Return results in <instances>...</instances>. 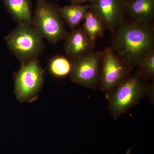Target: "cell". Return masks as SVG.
<instances>
[{
	"instance_id": "3957f363",
	"label": "cell",
	"mask_w": 154,
	"mask_h": 154,
	"mask_svg": "<svg viewBox=\"0 0 154 154\" xmlns=\"http://www.w3.org/2000/svg\"><path fill=\"white\" fill-rule=\"evenodd\" d=\"M43 37L31 24L18 23L5 40L11 52L21 63L38 58L44 49Z\"/></svg>"
},
{
	"instance_id": "277c9868",
	"label": "cell",
	"mask_w": 154,
	"mask_h": 154,
	"mask_svg": "<svg viewBox=\"0 0 154 154\" xmlns=\"http://www.w3.org/2000/svg\"><path fill=\"white\" fill-rule=\"evenodd\" d=\"M58 9L47 2H38L33 15L32 25L52 44L65 40L68 33Z\"/></svg>"
},
{
	"instance_id": "7c38bea8",
	"label": "cell",
	"mask_w": 154,
	"mask_h": 154,
	"mask_svg": "<svg viewBox=\"0 0 154 154\" xmlns=\"http://www.w3.org/2000/svg\"><path fill=\"white\" fill-rule=\"evenodd\" d=\"M91 8V4L72 5L58 8L62 19L64 20L71 30L77 28L85 20L86 13Z\"/></svg>"
},
{
	"instance_id": "5bb4252c",
	"label": "cell",
	"mask_w": 154,
	"mask_h": 154,
	"mask_svg": "<svg viewBox=\"0 0 154 154\" xmlns=\"http://www.w3.org/2000/svg\"><path fill=\"white\" fill-rule=\"evenodd\" d=\"M48 70L53 76L58 78H65L70 75L71 72V60L63 56H56L50 61Z\"/></svg>"
},
{
	"instance_id": "7a4b0ae2",
	"label": "cell",
	"mask_w": 154,
	"mask_h": 154,
	"mask_svg": "<svg viewBox=\"0 0 154 154\" xmlns=\"http://www.w3.org/2000/svg\"><path fill=\"white\" fill-rule=\"evenodd\" d=\"M154 81L149 84L137 71L131 73L110 93L106 94L108 109L113 119H117L131 108L148 97L154 104Z\"/></svg>"
},
{
	"instance_id": "4fadbf2b",
	"label": "cell",
	"mask_w": 154,
	"mask_h": 154,
	"mask_svg": "<svg viewBox=\"0 0 154 154\" xmlns=\"http://www.w3.org/2000/svg\"><path fill=\"white\" fill-rule=\"evenodd\" d=\"M83 28L87 35L93 41L102 37L106 29L102 19L90 8L86 13Z\"/></svg>"
},
{
	"instance_id": "52a82bcc",
	"label": "cell",
	"mask_w": 154,
	"mask_h": 154,
	"mask_svg": "<svg viewBox=\"0 0 154 154\" xmlns=\"http://www.w3.org/2000/svg\"><path fill=\"white\" fill-rule=\"evenodd\" d=\"M102 52L99 88L106 94L110 93L125 79L132 71L120 59L111 47L106 48Z\"/></svg>"
},
{
	"instance_id": "30bf717a",
	"label": "cell",
	"mask_w": 154,
	"mask_h": 154,
	"mask_svg": "<svg viewBox=\"0 0 154 154\" xmlns=\"http://www.w3.org/2000/svg\"><path fill=\"white\" fill-rule=\"evenodd\" d=\"M126 15L133 22H151L154 15V0H128Z\"/></svg>"
},
{
	"instance_id": "2e32d148",
	"label": "cell",
	"mask_w": 154,
	"mask_h": 154,
	"mask_svg": "<svg viewBox=\"0 0 154 154\" xmlns=\"http://www.w3.org/2000/svg\"><path fill=\"white\" fill-rule=\"evenodd\" d=\"M71 5H83L84 3L90 2H92L94 0H69Z\"/></svg>"
},
{
	"instance_id": "6da1fadb",
	"label": "cell",
	"mask_w": 154,
	"mask_h": 154,
	"mask_svg": "<svg viewBox=\"0 0 154 154\" xmlns=\"http://www.w3.org/2000/svg\"><path fill=\"white\" fill-rule=\"evenodd\" d=\"M111 48L131 71L154 51V28L151 22L125 20L113 32Z\"/></svg>"
},
{
	"instance_id": "9c48e42d",
	"label": "cell",
	"mask_w": 154,
	"mask_h": 154,
	"mask_svg": "<svg viewBox=\"0 0 154 154\" xmlns=\"http://www.w3.org/2000/svg\"><path fill=\"white\" fill-rule=\"evenodd\" d=\"M64 51L71 60L85 55L94 50L95 41L87 35L82 27L68 32L65 39Z\"/></svg>"
},
{
	"instance_id": "5b68a950",
	"label": "cell",
	"mask_w": 154,
	"mask_h": 154,
	"mask_svg": "<svg viewBox=\"0 0 154 154\" xmlns=\"http://www.w3.org/2000/svg\"><path fill=\"white\" fill-rule=\"evenodd\" d=\"M44 82V71L38 58L22 64L15 76V93L21 102L36 99Z\"/></svg>"
},
{
	"instance_id": "ba28073f",
	"label": "cell",
	"mask_w": 154,
	"mask_h": 154,
	"mask_svg": "<svg viewBox=\"0 0 154 154\" xmlns=\"http://www.w3.org/2000/svg\"><path fill=\"white\" fill-rule=\"evenodd\" d=\"M128 0H94L91 8L105 24L106 29L113 33L126 19Z\"/></svg>"
},
{
	"instance_id": "e0dca14e",
	"label": "cell",
	"mask_w": 154,
	"mask_h": 154,
	"mask_svg": "<svg viewBox=\"0 0 154 154\" xmlns=\"http://www.w3.org/2000/svg\"><path fill=\"white\" fill-rule=\"evenodd\" d=\"M38 2H46L48 0H37ZM54 1H58V0H54Z\"/></svg>"
},
{
	"instance_id": "9a60e30c",
	"label": "cell",
	"mask_w": 154,
	"mask_h": 154,
	"mask_svg": "<svg viewBox=\"0 0 154 154\" xmlns=\"http://www.w3.org/2000/svg\"><path fill=\"white\" fill-rule=\"evenodd\" d=\"M137 72L147 81H154V51L147 57L138 66Z\"/></svg>"
},
{
	"instance_id": "8fae6325",
	"label": "cell",
	"mask_w": 154,
	"mask_h": 154,
	"mask_svg": "<svg viewBox=\"0 0 154 154\" xmlns=\"http://www.w3.org/2000/svg\"><path fill=\"white\" fill-rule=\"evenodd\" d=\"M7 11L18 23L31 24L33 19L30 0H2Z\"/></svg>"
},
{
	"instance_id": "8992f818",
	"label": "cell",
	"mask_w": 154,
	"mask_h": 154,
	"mask_svg": "<svg viewBox=\"0 0 154 154\" xmlns=\"http://www.w3.org/2000/svg\"><path fill=\"white\" fill-rule=\"evenodd\" d=\"M103 52L93 50L72 61L71 79L72 82L86 88L97 90L99 88Z\"/></svg>"
}]
</instances>
